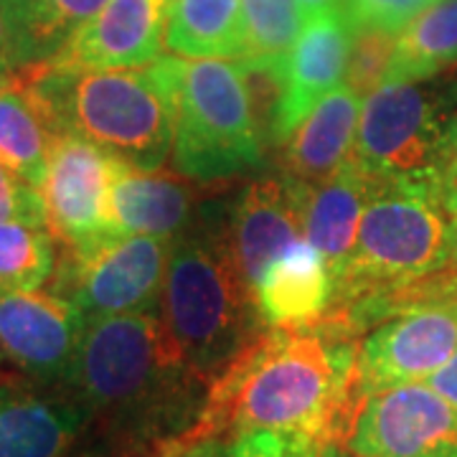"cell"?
<instances>
[{
    "label": "cell",
    "mask_w": 457,
    "mask_h": 457,
    "mask_svg": "<svg viewBox=\"0 0 457 457\" xmlns=\"http://www.w3.org/2000/svg\"><path fill=\"white\" fill-rule=\"evenodd\" d=\"M356 356L359 338L330 320L267 328L209 384L191 429L224 440L279 432L343 445L361 407Z\"/></svg>",
    "instance_id": "cell-1"
},
{
    "label": "cell",
    "mask_w": 457,
    "mask_h": 457,
    "mask_svg": "<svg viewBox=\"0 0 457 457\" xmlns=\"http://www.w3.org/2000/svg\"><path fill=\"white\" fill-rule=\"evenodd\" d=\"M64 389L89 422H104L120 447L191 429L209 384L150 311L89 320Z\"/></svg>",
    "instance_id": "cell-2"
},
{
    "label": "cell",
    "mask_w": 457,
    "mask_h": 457,
    "mask_svg": "<svg viewBox=\"0 0 457 457\" xmlns=\"http://www.w3.org/2000/svg\"><path fill=\"white\" fill-rule=\"evenodd\" d=\"M56 135H77L117 161L161 170L173 150V56L132 69H18Z\"/></svg>",
    "instance_id": "cell-3"
},
{
    "label": "cell",
    "mask_w": 457,
    "mask_h": 457,
    "mask_svg": "<svg viewBox=\"0 0 457 457\" xmlns=\"http://www.w3.org/2000/svg\"><path fill=\"white\" fill-rule=\"evenodd\" d=\"M158 311L180 356L206 384L260 336L264 326L231 245L228 216H206L173 242Z\"/></svg>",
    "instance_id": "cell-4"
},
{
    "label": "cell",
    "mask_w": 457,
    "mask_h": 457,
    "mask_svg": "<svg viewBox=\"0 0 457 457\" xmlns=\"http://www.w3.org/2000/svg\"><path fill=\"white\" fill-rule=\"evenodd\" d=\"M442 180L374 183L351 260L333 282L336 312L411 287L453 267V237Z\"/></svg>",
    "instance_id": "cell-5"
},
{
    "label": "cell",
    "mask_w": 457,
    "mask_h": 457,
    "mask_svg": "<svg viewBox=\"0 0 457 457\" xmlns=\"http://www.w3.org/2000/svg\"><path fill=\"white\" fill-rule=\"evenodd\" d=\"M173 165L183 179L216 183L262 163L257 102L237 59L173 56Z\"/></svg>",
    "instance_id": "cell-6"
},
{
    "label": "cell",
    "mask_w": 457,
    "mask_h": 457,
    "mask_svg": "<svg viewBox=\"0 0 457 457\" xmlns=\"http://www.w3.org/2000/svg\"><path fill=\"white\" fill-rule=\"evenodd\" d=\"M457 84H381L361 102L353 163L374 180H442L453 168Z\"/></svg>",
    "instance_id": "cell-7"
},
{
    "label": "cell",
    "mask_w": 457,
    "mask_h": 457,
    "mask_svg": "<svg viewBox=\"0 0 457 457\" xmlns=\"http://www.w3.org/2000/svg\"><path fill=\"white\" fill-rule=\"evenodd\" d=\"M170 249L173 239L104 234L84 249L66 252L54 293L69 300L87 323L158 311Z\"/></svg>",
    "instance_id": "cell-8"
},
{
    "label": "cell",
    "mask_w": 457,
    "mask_h": 457,
    "mask_svg": "<svg viewBox=\"0 0 457 457\" xmlns=\"http://www.w3.org/2000/svg\"><path fill=\"white\" fill-rule=\"evenodd\" d=\"M457 351V295L394 312L359 341L356 389L376 392L427 381Z\"/></svg>",
    "instance_id": "cell-9"
},
{
    "label": "cell",
    "mask_w": 457,
    "mask_h": 457,
    "mask_svg": "<svg viewBox=\"0 0 457 457\" xmlns=\"http://www.w3.org/2000/svg\"><path fill=\"white\" fill-rule=\"evenodd\" d=\"M343 445L353 457H457V409L427 381L369 394Z\"/></svg>",
    "instance_id": "cell-10"
},
{
    "label": "cell",
    "mask_w": 457,
    "mask_h": 457,
    "mask_svg": "<svg viewBox=\"0 0 457 457\" xmlns=\"http://www.w3.org/2000/svg\"><path fill=\"white\" fill-rule=\"evenodd\" d=\"M87 320L56 293H0V359L21 378L64 386L74 366Z\"/></svg>",
    "instance_id": "cell-11"
},
{
    "label": "cell",
    "mask_w": 457,
    "mask_h": 457,
    "mask_svg": "<svg viewBox=\"0 0 457 457\" xmlns=\"http://www.w3.org/2000/svg\"><path fill=\"white\" fill-rule=\"evenodd\" d=\"M112 155L77 135H56L38 194L46 228L66 252L84 249L107 234Z\"/></svg>",
    "instance_id": "cell-12"
},
{
    "label": "cell",
    "mask_w": 457,
    "mask_h": 457,
    "mask_svg": "<svg viewBox=\"0 0 457 457\" xmlns=\"http://www.w3.org/2000/svg\"><path fill=\"white\" fill-rule=\"evenodd\" d=\"M305 196L308 183L282 170L252 180L237 198L228 213V231L252 287L282 252L305 239Z\"/></svg>",
    "instance_id": "cell-13"
},
{
    "label": "cell",
    "mask_w": 457,
    "mask_h": 457,
    "mask_svg": "<svg viewBox=\"0 0 457 457\" xmlns=\"http://www.w3.org/2000/svg\"><path fill=\"white\" fill-rule=\"evenodd\" d=\"M173 0H107L46 64L132 69L161 56Z\"/></svg>",
    "instance_id": "cell-14"
},
{
    "label": "cell",
    "mask_w": 457,
    "mask_h": 457,
    "mask_svg": "<svg viewBox=\"0 0 457 457\" xmlns=\"http://www.w3.org/2000/svg\"><path fill=\"white\" fill-rule=\"evenodd\" d=\"M351 49V26L343 11L305 18V26L285 62L282 92L275 107L270 135L285 143L300 120L341 84Z\"/></svg>",
    "instance_id": "cell-15"
},
{
    "label": "cell",
    "mask_w": 457,
    "mask_h": 457,
    "mask_svg": "<svg viewBox=\"0 0 457 457\" xmlns=\"http://www.w3.org/2000/svg\"><path fill=\"white\" fill-rule=\"evenodd\" d=\"M87 422L64 386L0 381V457H64Z\"/></svg>",
    "instance_id": "cell-16"
},
{
    "label": "cell",
    "mask_w": 457,
    "mask_h": 457,
    "mask_svg": "<svg viewBox=\"0 0 457 457\" xmlns=\"http://www.w3.org/2000/svg\"><path fill=\"white\" fill-rule=\"evenodd\" d=\"M194 194L188 183L112 158L107 234L173 239L191 227Z\"/></svg>",
    "instance_id": "cell-17"
},
{
    "label": "cell",
    "mask_w": 457,
    "mask_h": 457,
    "mask_svg": "<svg viewBox=\"0 0 457 457\" xmlns=\"http://www.w3.org/2000/svg\"><path fill=\"white\" fill-rule=\"evenodd\" d=\"M252 290L264 328L318 326L333 305L330 270L323 254L305 239L282 252Z\"/></svg>",
    "instance_id": "cell-18"
},
{
    "label": "cell",
    "mask_w": 457,
    "mask_h": 457,
    "mask_svg": "<svg viewBox=\"0 0 457 457\" xmlns=\"http://www.w3.org/2000/svg\"><path fill=\"white\" fill-rule=\"evenodd\" d=\"M361 97L338 84L320 99L282 143L285 173L308 186L333 179L353 158Z\"/></svg>",
    "instance_id": "cell-19"
},
{
    "label": "cell",
    "mask_w": 457,
    "mask_h": 457,
    "mask_svg": "<svg viewBox=\"0 0 457 457\" xmlns=\"http://www.w3.org/2000/svg\"><path fill=\"white\" fill-rule=\"evenodd\" d=\"M371 191L374 180L353 161L343 165L333 179L308 186L305 242L323 254L333 282L341 278L351 260Z\"/></svg>",
    "instance_id": "cell-20"
},
{
    "label": "cell",
    "mask_w": 457,
    "mask_h": 457,
    "mask_svg": "<svg viewBox=\"0 0 457 457\" xmlns=\"http://www.w3.org/2000/svg\"><path fill=\"white\" fill-rule=\"evenodd\" d=\"M107 0H5L13 71L51 62Z\"/></svg>",
    "instance_id": "cell-21"
},
{
    "label": "cell",
    "mask_w": 457,
    "mask_h": 457,
    "mask_svg": "<svg viewBox=\"0 0 457 457\" xmlns=\"http://www.w3.org/2000/svg\"><path fill=\"white\" fill-rule=\"evenodd\" d=\"M54 140L56 132L23 77L13 71L0 79V163L33 188H41Z\"/></svg>",
    "instance_id": "cell-22"
},
{
    "label": "cell",
    "mask_w": 457,
    "mask_h": 457,
    "mask_svg": "<svg viewBox=\"0 0 457 457\" xmlns=\"http://www.w3.org/2000/svg\"><path fill=\"white\" fill-rule=\"evenodd\" d=\"M457 64V0H440L396 36L384 84L429 82Z\"/></svg>",
    "instance_id": "cell-23"
},
{
    "label": "cell",
    "mask_w": 457,
    "mask_h": 457,
    "mask_svg": "<svg viewBox=\"0 0 457 457\" xmlns=\"http://www.w3.org/2000/svg\"><path fill=\"white\" fill-rule=\"evenodd\" d=\"M165 46L183 59H239L242 0H173Z\"/></svg>",
    "instance_id": "cell-24"
},
{
    "label": "cell",
    "mask_w": 457,
    "mask_h": 457,
    "mask_svg": "<svg viewBox=\"0 0 457 457\" xmlns=\"http://www.w3.org/2000/svg\"><path fill=\"white\" fill-rule=\"evenodd\" d=\"M295 0H242V56L239 62L282 69L303 31Z\"/></svg>",
    "instance_id": "cell-25"
},
{
    "label": "cell",
    "mask_w": 457,
    "mask_h": 457,
    "mask_svg": "<svg viewBox=\"0 0 457 457\" xmlns=\"http://www.w3.org/2000/svg\"><path fill=\"white\" fill-rule=\"evenodd\" d=\"M54 267L56 249L49 228L23 221L0 224V293L38 290Z\"/></svg>",
    "instance_id": "cell-26"
},
{
    "label": "cell",
    "mask_w": 457,
    "mask_h": 457,
    "mask_svg": "<svg viewBox=\"0 0 457 457\" xmlns=\"http://www.w3.org/2000/svg\"><path fill=\"white\" fill-rule=\"evenodd\" d=\"M396 44L394 33L374 31V29H351V49L345 62L343 84L351 87L359 97L371 95L386 82V69L392 62Z\"/></svg>",
    "instance_id": "cell-27"
},
{
    "label": "cell",
    "mask_w": 457,
    "mask_h": 457,
    "mask_svg": "<svg viewBox=\"0 0 457 457\" xmlns=\"http://www.w3.org/2000/svg\"><path fill=\"white\" fill-rule=\"evenodd\" d=\"M422 0H343L341 11L351 29H374L384 33H399L407 29L420 11Z\"/></svg>",
    "instance_id": "cell-28"
},
{
    "label": "cell",
    "mask_w": 457,
    "mask_h": 457,
    "mask_svg": "<svg viewBox=\"0 0 457 457\" xmlns=\"http://www.w3.org/2000/svg\"><path fill=\"white\" fill-rule=\"evenodd\" d=\"M231 442L224 437H204L194 429L140 445H120L114 457H231Z\"/></svg>",
    "instance_id": "cell-29"
},
{
    "label": "cell",
    "mask_w": 457,
    "mask_h": 457,
    "mask_svg": "<svg viewBox=\"0 0 457 457\" xmlns=\"http://www.w3.org/2000/svg\"><path fill=\"white\" fill-rule=\"evenodd\" d=\"M3 221H23L46 227L44 201L38 188L18 179L5 165L0 163V224Z\"/></svg>",
    "instance_id": "cell-30"
},
{
    "label": "cell",
    "mask_w": 457,
    "mask_h": 457,
    "mask_svg": "<svg viewBox=\"0 0 457 457\" xmlns=\"http://www.w3.org/2000/svg\"><path fill=\"white\" fill-rule=\"evenodd\" d=\"M318 447V442L295 435L246 432L231 442V457H312Z\"/></svg>",
    "instance_id": "cell-31"
},
{
    "label": "cell",
    "mask_w": 457,
    "mask_h": 457,
    "mask_svg": "<svg viewBox=\"0 0 457 457\" xmlns=\"http://www.w3.org/2000/svg\"><path fill=\"white\" fill-rule=\"evenodd\" d=\"M442 204L450 221V237H453V267H457V168H450L442 179Z\"/></svg>",
    "instance_id": "cell-32"
},
{
    "label": "cell",
    "mask_w": 457,
    "mask_h": 457,
    "mask_svg": "<svg viewBox=\"0 0 457 457\" xmlns=\"http://www.w3.org/2000/svg\"><path fill=\"white\" fill-rule=\"evenodd\" d=\"M427 384L440 394L442 399H447L457 409V351L453 353V359L442 366L440 371H435L427 378Z\"/></svg>",
    "instance_id": "cell-33"
},
{
    "label": "cell",
    "mask_w": 457,
    "mask_h": 457,
    "mask_svg": "<svg viewBox=\"0 0 457 457\" xmlns=\"http://www.w3.org/2000/svg\"><path fill=\"white\" fill-rule=\"evenodd\" d=\"M13 74L11 62V33H8V16H5V0H0V79Z\"/></svg>",
    "instance_id": "cell-34"
},
{
    "label": "cell",
    "mask_w": 457,
    "mask_h": 457,
    "mask_svg": "<svg viewBox=\"0 0 457 457\" xmlns=\"http://www.w3.org/2000/svg\"><path fill=\"white\" fill-rule=\"evenodd\" d=\"M343 0H295V5L300 8V13L305 18L320 16V13H328V11H338Z\"/></svg>",
    "instance_id": "cell-35"
},
{
    "label": "cell",
    "mask_w": 457,
    "mask_h": 457,
    "mask_svg": "<svg viewBox=\"0 0 457 457\" xmlns=\"http://www.w3.org/2000/svg\"><path fill=\"white\" fill-rule=\"evenodd\" d=\"M312 457H343L341 445H320Z\"/></svg>",
    "instance_id": "cell-36"
},
{
    "label": "cell",
    "mask_w": 457,
    "mask_h": 457,
    "mask_svg": "<svg viewBox=\"0 0 457 457\" xmlns=\"http://www.w3.org/2000/svg\"><path fill=\"white\" fill-rule=\"evenodd\" d=\"M453 168H457V114L455 125H453Z\"/></svg>",
    "instance_id": "cell-37"
},
{
    "label": "cell",
    "mask_w": 457,
    "mask_h": 457,
    "mask_svg": "<svg viewBox=\"0 0 457 457\" xmlns=\"http://www.w3.org/2000/svg\"><path fill=\"white\" fill-rule=\"evenodd\" d=\"M422 3H425V8H427V5H432V3H440V0H422Z\"/></svg>",
    "instance_id": "cell-38"
},
{
    "label": "cell",
    "mask_w": 457,
    "mask_h": 457,
    "mask_svg": "<svg viewBox=\"0 0 457 457\" xmlns=\"http://www.w3.org/2000/svg\"><path fill=\"white\" fill-rule=\"evenodd\" d=\"M0 361H3V359H0Z\"/></svg>",
    "instance_id": "cell-39"
}]
</instances>
